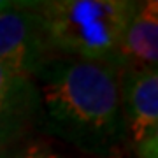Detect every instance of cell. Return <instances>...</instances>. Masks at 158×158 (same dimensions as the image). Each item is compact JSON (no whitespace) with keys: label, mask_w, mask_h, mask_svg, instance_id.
Listing matches in <instances>:
<instances>
[{"label":"cell","mask_w":158,"mask_h":158,"mask_svg":"<svg viewBox=\"0 0 158 158\" xmlns=\"http://www.w3.org/2000/svg\"><path fill=\"white\" fill-rule=\"evenodd\" d=\"M123 72H146L158 69V2H137L123 32L116 55Z\"/></svg>","instance_id":"8992f818"},{"label":"cell","mask_w":158,"mask_h":158,"mask_svg":"<svg viewBox=\"0 0 158 158\" xmlns=\"http://www.w3.org/2000/svg\"><path fill=\"white\" fill-rule=\"evenodd\" d=\"M35 2L19 0L0 12V65L16 74L34 77L53 55L46 46Z\"/></svg>","instance_id":"3957f363"},{"label":"cell","mask_w":158,"mask_h":158,"mask_svg":"<svg viewBox=\"0 0 158 158\" xmlns=\"http://www.w3.org/2000/svg\"><path fill=\"white\" fill-rule=\"evenodd\" d=\"M123 116L134 148L158 137V70L125 72Z\"/></svg>","instance_id":"5b68a950"},{"label":"cell","mask_w":158,"mask_h":158,"mask_svg":"<svg viewBox=\"0 0 158 158\" xmlns=\"http://www.w3.org/2000/svg\"><path fill=\"white\" fill-rule=\"evenodd\" d=\"M135 0H39L46 46L53 56L116 62Z\"/></svg>","instance_id":"7a4b0ae2"},{"label":"cell","mask_w":158,"mask_h":158,"mask_svg":"<svg viewBox=\"0 0 158 158\" xmlns=\"http://www.w3.org/2000/svg\"><path fill=\"white\" fill-rule=\"evenodd\" d=\"M40 95L34 77L0 65V158H7L40 128Z\"/></svg>","instance_id":"277c9868"},{"label":"cell","mask_w":158,"mask_h":158,"mask_svg":"<svg viewBox=\"0 0 158 158\" xmlns=\"http://www.w3.org/2000/svg\"><path fill=\"white\" fill-rule=\"evenodd\" d=\"M7 158H67L62 151H58L49 141L32 137L30 141L18 148Z\"/></svg>","instance_id":"52a82bcc"},{"label":"cell","mask_w":158,"mask_h":158,"mask_svg":"<svg viewBox=\"0 0 158 158\" xmlns=\"http://www.w3.org/2000/svg\"><path fill=\"white\" fill-rule=\"evenodd\" d=\"M125 72L113 60L53 56L35 72L40 128L85 155L113 156L127 139Z\"/></svg>","instance_id":"6da1fadb"}]
</instances>
